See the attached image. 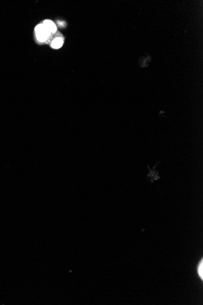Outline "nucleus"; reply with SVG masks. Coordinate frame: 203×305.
<instances>
[{"mask_svg": "<svg viewBox=\"0 0 203 305\" xmlns=\"http://www.w3.org/2000/svg\"><path fill=\"white\" fill-rule=\"evenodd\" d=\"M63 44V39L61 37H58V38L55 39L54 40L52 41L51 45H52V48H54L55 49H58L62 46Z\"/></svg>", "mask_w": 203, "mask_h": 305, "instance_id": "nucleus-3", "label": "nucleus"}, {"mask_svg": "<svg viewBox=\"0 0 203 305\" xmlns=\"http://www.w3.org/2000/svg\"><path fill=\"white\" fill-rule=\"evenodd\" d=\"M197 273L201 280H203V259L202 258L199 262L197 267Z\"/></svg>", "mask_w": 203, "mask_h": 305, "instance_id": "nucleus-4", "label": "nucleus"}, {"mask_svg": "<svg viewBox=\"0 0 203 305\" xmlns=\"http://www.w3.org/2000/svg\"><path fill=\"white\" fill-rule=\"evenodd\" d=\"M37 38L40 42H45L51 34L43 24H39L35 29Z\"/></svg>", "mask_w": 203, "mask_h": 305, "instance_id": "nucleus-1", "label": "nucleus"}, {"mask_svg": "<svg viewBox=\"0 0 203 305\" xmlns=\"http://www.w3.org/2000/svg\"><path fill=\"white\" fill-rule=\"evenodd\" d=\"M43 24L46 26V28L50 31L51 33H55L57 31V27L56 24L51 20H45L43 23Z\"/></svg>", "mask_w": 203, "mask_h": 305, "instance_id": "nucleus-2", "label": "nucleus"}]
</instances>
